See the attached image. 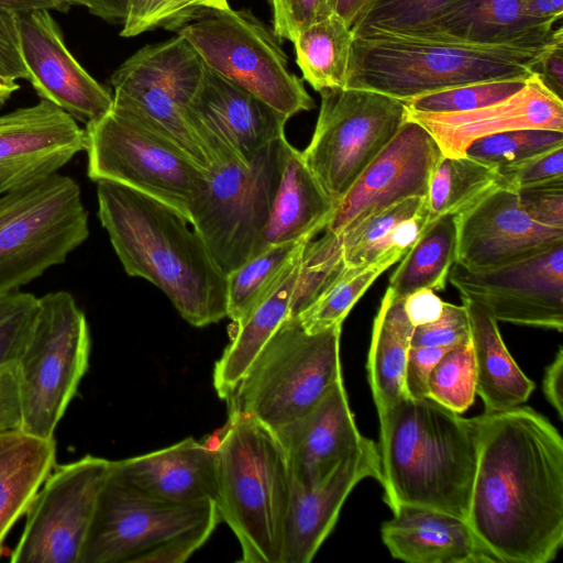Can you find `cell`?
Listing matches in <instances>:
<instances>
[{
	"mask_svg": "<svg viewBox=\"0 0 563 563\" xmlns=\"http://www.w3.org/2000/svg\"><path fill=\"white\" fill-rule=\"evenodd\" d=\"M306 242L269 246L227 275V317L234 325L275 287Z\"/></svg>",
	"mask_w": 563,
	"mask_h": 563,
	"instance_id": "37",
	"label": "cell"
},
{
	"mask_svg": "<svg viewBox=\"0 0 563 563\" xmlns=\"http://www.w3.org/2000/svg\"><path fill=\"white\" fill-rule=\"evenodd\" d=\"M531 18L556 23L563 15V0H520Z\"/></svg>",
	"mask_w": 563,
	"mask_h": 563,
	"instance_id": "57",
	"label": "cell"
},
{
	"mask_svg": "<svg viewBox=\"0 0 563 563\" xmlns=\"http://www.w3.org/2000/svg\"><path fill=\"white\" fill-rule=\"evenodd\" d=\"M294 482L309 488L327 477L364 439L349 405L343 377L301 417L273 429Z\"/></svg>",
	"mask_w": 563,
	"mask_h": 563,
	"instance_id": "23",
	"label": "cell"
},
{
	"mask_svg": "<svg viewBox=\"0 0 563 563\" xmlns=\"http://www.w3.org/2000/svg\"><path fill=\"white\" fill-rule=\"evenodd\" d=\"M522 209L538 223L563 230V177L516 191Z\"/></svg>",
	"mask_w": 563,
	"mask_h": 563,
	"instance_id": "47",
	"label": "cell"
},
{
	"mask_svg": "<svg viewBox=\"0 0 563 563\" xmlns=\"http://www.w3.org/2000/svg\"><path fill=\"white\" fill-rule=\"evenodd\" d=\"M301 250L267 296L234 325V334L212 373L213 388L220 399L227 400L231 396L267 341L289 317Z\"/></svg>",
	"mask_w": 563,
	"mask_h": 563,
	"instance_id": "30",
	"label": "cell"
},
{
	"mask_svg": "<svg viewBox=\"0 0 563 563\" xmlns=\"http://www.w3.org/2000/svg\"><path fill=\"white\" fill-rule=\"evenodd\" d=\"M110 474L170 501L216 504L218 497L214 448L192 437L150 453L111 461Z\"/></svg>",
	"mask_w": 563,
	"mask_h": 563,
	"instance_id": "24",
	"label": "cell"
},
{
	"mask_svg": "<svg viewBox=\"0 0 563 563\" xmlns=\"http://www.w3.org/2000/svg\"><path fill=\"white\" fill-rule=\"evenodd\" d=\"M534 71L544 86L562 99L563 96V42L551 47L539 60ZM563 100V99H562Z\"/></svg>",
	"mask_w": 563,
	"mask_h": 563,
	"instance_id": "53",
	"label": "cell"
},
{
	"mask_svg": "<svg viewBox=\"0 0 563 563\" xmlns=\"http://www.w3.org/2000/svg\"><path fill=\"white\" fill-rule=\"evenodd\" d=\"M217 508L236 537L243 563H280L291 476L273 429L230 412L216 444Z\"/></svg>",
	"mask_w": 563,
	"mask_h": 563,
	"instance_id": "5",
	"label": "cell"
},
{
	"mask_svg": "<svg viewBox=\"0 0 563 563\" xmlns=\"http://www.w3.org/2000/svg\"><path fill=\"white\" fill-rule=\"evenodd\" d=\"M448 279L497 322L563 330V243L488 269L454 263Z\"/></svg>",
	"mask_w": 563,
	"mask_h": 563,
	"instance_id": "15",
	"label": "cell"
},
{
	"mask_svg": "<svg viewBox=\"0 0 563 563\" xmlns=\"http://www.w3.org/2000/svg\"><path fill=\"white\" fill-rule=\"evenodd\" d=\"M451 1L452 0H377L356 30L373 27L389 31H406L415 29L428 22Z\"/></svg>",
	"mask_w": 563,
	"mask_h": 563,
	"instance_id": "45",
	"label": "cell"
},
{
	"mask_svg": "<svg viewBox=\"0 0 563 563\" xmlns=\"http://www.w3.org/2000/svg\"><path fill=\"white\" fill-rule=\"evenodd\" d=\"M408 118L424 126L445 156H464L476 139L517 129L563 132V100L552 93L534 71L523 88L497 103L456 113L408 110Z\"/></svg>",
	"mask_w": 563,
	"mask_h": 563,
	"instance_id": "22",
	"label": "cell"
},
{
	"mask_svg": "<svg viewBox=\"0 0 563 563\" xmlns=\"http://www.w3.org/2000/svg\"><path fill=\"white\" fill-rule=\"evenodd\" d=\"M79 3L91 14L112 23L123 24L129 9V0H79Z\"/></svg>",
	"mask_w": 563,
	"mask_h": 563,
	"instance_id": "55",
	"label": "cell"
},
{
	"mask_svg": "<svg viewBox=\"0 0 563 563\" xmlns=\"http://www.w3.org/2000/svg\"><path fill=\"white\" fill-rule=\"evenodd\" d=\"M456 262L467 269L514 263L563 243V230L534 221L516 191L497 188L455 216Z\"/></svg>",
	"mask_w": 563,
	"mask_h": 563,
	"instance_id": "20",
	"label": "cell"
},
{
	"mask_svg": "<svg viewBox=\"0 0 563 563\" xmlns=\"http://www.w3.org/2000/svg\"><path fill=\"white\" fill-rule=\"evenodd\" d=\"M554 25L529 16L520 0H452L424 24L393 32L477 44L533 45L563 36L562 27Z\"/></svg>",
	"mask_w": 563,
	"mask_h": 563,
	"instance_id": "26",
	"label": "cell"
},
{
	"mask_svg": "<svg viewBox=\"0 0 563 563\" xmlns=\"http://www.w3.org/2000/svg\"><path fill=\"white\" fill-rule=\"evenodd\" d=\"M336 0H321L324 16L334 11Z\"/></svg>",
	"mask_w": 563,
	"mask_h": 563,
	"instance_id": "60",
	"label": "cell"
},
{
	"mask_svg": "<svg viewBox=\"0 0 563 563\" xmlns=\"http://www.w3.org/2000/svg\"><path fill=\"white\" fill-rule=\"evenodd\" d=\"M289 145L283 136L249 162L231 159L207 170L190 223L225 275L262 252V233Z\"/></svg>",
	"mask_w": 563,
	"mask_h": 563,
	"instance_id": "11",
	"label": "cell"
},
{
	"mask_svg": "<svg viewBox=\"0 0 563 563\" xmlns=\"http://www.w3.org/2000/svg\"><path fill=\"white\" fill-rule=\"evenodd\" d=\"M206 65L192 45L178 35L156 45H146L111 76V85L136 84L161 88L188 106L195 97Z\"/></svg>",
	"mask_w": 563,
	"mask_h": 563,
	"instance_id": "32",
	"label": "cell"
},
{
	"mask_svg": "<svg viewBox=\"0 0 563 563\" xmlns=\"http://www.w3.org/2000/svg\"><path fill=\"white\" fill-rule=\"evenodd\" d=\"M205 65L286 118L314 108L273 31L244 10H210L176 30Z\"/></svg>",
	"mask_w": 563,
	"mask_h": 563,
	"instance_id": "12",
	"label": "cell"
},
{
	"mask_svg": "<svg viewBox=\"0 0 563 563\" xmlns=\"http://www.w3.org/2000/svg\"><path fill=\"white\" fill-rule=\"evenodd\" d=\"M73 5H80L79 0H62Z\"/></svg>",
	"mask_w": 563,
	"mask_h": 563,
	"instance_id": "61",
	"label": "cell"
},
{
	"mask_svg": "<svg viewBox=\"0 0 563 563\" xmlns=\"http://www.w3.org/2000/svg\"><path fill=\"white\" fill-rule=\"evenodd\" d=\"M90 347L87 318L70 292L38 298V311L18 361L21 430L54 439L88 371Z\"/></svg>",
	"mask_w": 563,
	"mask_h": 563,
	"instance_id": "8",
	"label": "cell"
},
{
	"mask_svg": "<svg viewBox=\"0 0 563 563\" xmlns=\"http://www.w3.org/2000/svg\"><path fill=\"white\" fill-rule=\"evenodd\" d=\"M98 217L125 273L159 288L189 324L227 317V275L177 209L126 186L97 181Z\"/></svg>",
	"mask_w": 563,
	"mask_h": 563,
	"instance_id": "2",
	"label": "cell"
},
{
	"mask_svg": "<svg viewBox=\"0 0 563 563\" xmlns=\"http://www.w3.org/2000/svg\"><path fill=\"white\" fill-rule=\"evenodd\" d=\"M341 332L342 324L308 332L297 317L286 318L225 400L229 413L271 429L301 417L343 377Z\"/></svg>",
	"mask_w": 563,
	"mask_h": 563,
	"instance_id": "7",
	"label": "cell"
},
{
	"mask_svg": "<svg viewBox=\"0 0 563 563\" xmlns=\"http://www.w3.org/2000/svg\"><path fill=\"white\" fill-rule=\"evenodd\" d=\"M470 339V320L465 306L444 302L443 311L435 321L415 328L411 347H452Z\"/></svg>",
	"mask_w": 563,
	"mask_h": 563,
	"instance_id": "46",
	"label": "cell"
},
{
	"mask_svg": "<svg viewBox=\"0 0 563 563\" xmlns=\"http://www.w3.org/2000/svg\"><path fill=\"white\" fill-rule=\"evenodd\" d=\"M346 268L341 236L324 230L301 250L297 278L291 295L289 317H297Z\"/></svg>",
	"mask_w": 563,
	"mask_h": 563,
	"instance_id": "40",
	"label": "cell"
},
{
	"mask_svg": "<svg viewBox=\"0 0 563 563\" xmlns=\"http://www.w3.org/2000/svg\"><path fill=\"white\" fill-rule=\"evenodd\" d=\"M383 498L465 519L477 461L474 418L429 397H402L377 412Z\"/></svg>",
	"mask_w": 563,
	"mask_h": 563,
	"instance_id": "3",
	"label": "cell"
},
{
	"mask_svg": "<svg viewBox=\"0 0 563 563\" xmlns=\"http://www.w3.org/2000/svg\"><path fill=\"white\" fill-rule=\"evenodd\" d=\"M500 187L517 191L520 188L563 177V146L523 162L497 168Z\"/></svg>",
	"mask_w": 563,
	"mask_h": 563,
	"instance_id": "48",
	"label": "cell"
},
{
	"mask_svg": "<svg viewBox=\"0 0 563 563\" xmlns=\"http://www.w3.org/2000/svg\"><path fill=\"white\" fill-rule=\"evenodd\" d=\"M377 0H336L334 11L354 32Z\"/></svg>",
	"mask_w": 563,
	"mask_h": 563,
	"instance_id": "56",
	"label": "cell"
},
{
	"mask_svg": "<svg viewBox=\"0 0 563 563\" xmlns=\"http://www.w3.org/2000/svg\"><path fill=\"white\" fill-rule=\"evenodd\" d=\"M89 236L79 184L55 173L0 196V296L63 264Z\"/></svg>",
	"mask_w": 563,
	"mask_h": 563,
	"instance_id": "9",
	"label": "cell"
},
{
	"mask_svg": "<svg viewBox=\"0 0 563 563\" xmlns=\"http://www.w3.org/2000/svg\"><path fill=\"white\" fill-rule=\"evenodd\" d=\"M449 349L451 347H410L405 372V388L408 397H428L429 375L437 362Z\"/></svg>",
	"mask_w": 563,
	"mask_h": 563,
	"instance_id": "51",
	"label": "cell"
},
{
	"mask_svg": "<svg viewBox=\"0 0 563 563\" xmlns=\"http://www.w3.org/2000/svg\"><path fill=\"white\" fill-rule=\"evenodd\" d=\"M456 244L455 216L444 214L429 221L400 258L390 276L388 289L398 298L421 288L443 290L449 272L456 262Z\"/></svg>",
	"mask_w": 563,
	"mask_h": 563,
	"instance_id": "34",
	"label": "cell"
},
{
	"mask_svg": "<svg viewBox=\"0 0 563 563\" xmlns=\"http://www.w3.org/2000/svg\"><path fill=\"white\" fill-rule=\"evenodd\" d=\"M219 521L213 501H170L110 474L78 563H183L208 541Z\"/></svg>",
	"mask_w": 563,
	"mask_h": 563,
	"instance_id": "6",
	"label": "cell"
},
{
	"mask_svg": "<svg viewBox=\"0 0 563 563\" xmlns=\"http://www.w3.org/2000/svg\"><path fill=\"white\" fill-rule=\"evenodd\" d=\"M499 187L496 168L466 155H442L429 180L428 222L444 214L456 216Z\"/></svg>",
	"mask_w": 563,
	"mask_h": 563,
	"instance_id": "36",
	"label": "cell"
},
{
	"mask_svg": "<svg viewBox=\"0 0 563 563\" xmlns=\"http://www.w3.org/2000/svg\"><path fill=\"white\" fill-rule=\"evenodd\" d=\"M426 198L415 197L402 200L340 233L345 266L367 265L395 250L396 247L391 245L394 228L401 220L419 212L427 203Z\"/></svg>",
	"mask_w": 563,
	"mask_h": 563,
	"instance_id": "39",
	"label": "cell"
},
{
	"mask_svg": "<svg viewBox=\"0 0 563 563\" xmlns=\"http://www.w3.org/2000/svg\"><path fill=\"white\" fill-rule=\"evenodd\" d=\"M405 254L406 252L395 249L367 265L346 267L313 302L297 316L302 328L308 332H318L342 324L371 285Z\"/></svg>",
	"mask_w": 563,
	"mask_h": 563,
	"instance_id": "38",
	"label": "cell"
},
{
	"mask_svg": "<svg viewBox=\"0 0 563 563\" xmlns=\"http://www.w3.org/2000/svg\"><path fill=\"white\" fill-rule=\"evenodd\" d=\"M87 175L147 195L181 212L190 222L207 170L132 110L113 103L86 125Z\"/></svg>",
	"mask_w": 563,
	"mask_h": 563,
	"instance_id": "10",
	"label": "cell"
},
{
	"mask_svg": "<svg viewBox=\"0 0 563 563\" xmlns=\"http://www.w3.org/2000/svg\"><path fill=\"white\" fill-rule=\"evenodd\" d=\"M380 529L394 559L409 563H499L465 519L426 507L400 505Z\"/></svg>",
	"mask_w": 563,
	"mask_h": 563,
	"instance_id": "25",
	"label": "cell"
},
{
	"mask_svg": "<svg viewBox=\"0 0 563 563\" xmlns=\"http://www.w3.org/2000/svg\"><path fill=\"white\" fill-rule=\"evenodd\" d=\"M273 33L279 40H291L294 33L323 18L321 0H271Z\"/></svg>",
	"mask_w": 563,
	"mask_h": 563,
	"instance_id": "49",
	"label": "cell"
},
{
	"mask_svg": "<svg viewBox=\"0 0 563 563\" xmlns=\"http://www.w3.org/2000/svg\"><path fill=\"white\" fill-rule=\"evenodd\" d=\"M477 461L466 522L499 563H548L563 545V439L518 406L474 418Z\"/></svg>",
	"mask_w": 563,
	"mask_h": 563,
	"instance_id": "1",
	"label": "cell"
},
{
	"mask_svg": "<svg viewBox=\"0 0 563 563\" xmlns=\"http://www.w3.org/2000/svg\"><path fill=\"white\" fill-rule=\"evenodd\" d=\"M290 42L303 80L316 91L346 87L354 33L335 12L297 30Z\"/></svg>",
	"mask_w": 563,
	"mask_h": 563,
	"instance_id": "33",
	"label": "cell"
},
{
	"mask_svg": "<svg viewBox=\"0 0 563 563\" xmlns=\"http://www.w3.org/2000/svg\"><path fill=\"white\" fill-rule=\"evenodd\" d=\"M560 36L544 44H477L401 34L382 29L354 32L347 88L408 99L457 86L528 79Z\"/></svg>",
	"mask_w": 563,
	"mask_h": 563,
	"instance_id": "4",
	"label": "cell"
},
{
	"mask_svg": "<svg viewBox=\"0 0 563 563\" xmlns=\"http://www.w3.org/2000/svg\"><path fill=\"white\" fill-rule=\"evenodd\" d=\"M56 465V442L21 429L0 431V556L14 523L27 514Z\"/></svg>",
	"mask_w": 563,
	"mask_h": 563,
	"instance_id": "29",
	"label": "cell"
},
{
	"mask_svg": "<svg viewBox=\"0 0 563 563\" xmlns=\"http://www.w3.org/2000/svg\"><path fill=\"white\" fill-rule=\"evenodd\" d=\"M442 155L428 130L408 118L335 205L324 230L340 234L402 200L427 197L431 174Z\"/></svg>",
	"mask_w": 563,
	"mask_h": 563,
	"instance_id": "16",
	"label": "cell"
},
{
	"mask_svg": "<svg viewBox=\"0 0 563 563\" xmlns=\"http://www.w3.org/2000/svg\"><path fill=\"white\" fill-rule=\"evenodd\" d=\"M110 460L87 454L55 465L27 514L12 563H78Z\"/></svg>",
	"mask_w": 563,
	"mask_h": 563,
	"instance_id": "14",
	"label": "cell"
},
{
	"mask_svg": "<svg viewBox=\"0 0 563 563\" xmlns=\"http://www.w3.org/2000/svg\"><path fill=\"white\" fill-rule=\"evenodd\" d=\"M561 146V131L517 129L478 137L468 145L464 155L497 169Z\"/></svg>",
	"mask_w": 563,
	"mask_h": 563,
	"instance_id": "41",
	"label": "cell"
},
{
	"mask_svg": "<svg viewBox=\"0 0 563 563\" xmlns=\"http://www.w3.org/2000/svg\"><path fill=\"white\" fill-rule=\"evenodd\" d=\"M211 166L249 162L269 143L285 136L284 114L206 66L201 84L186 108Z\"/></svg>",
	"mask_w": 563,
	"mask_h": 563,
	"instance_id": "17",
	"label": "cell"
},
{
	"mask_svg": "<svg viewBox=\"0 0 563 563\" xmlns=\"http://www.w3.org/2000/svg\"><path fill=\"white\" fill-rule=\"evenodd\" d=\"M86 150V131L48 100L0 115V196L48 177Z\"/></svg>",
	"mask_w": 563,
	"mask_h": 563,
	"instance_id": "19",
	"label": "cell"
},
{
	"mask_svg": "<svg viewBox=\"0 0 563 563\" xmlns=\"http://www.w3.org/2000/svg\"><path fill=\"white\" fill-rule=\"evenodd\" d=\"M444 301L430 288L412 291L404 298V308L412 325L435 321L442 313Z\"/></svg>",
	"mask_w": 563,
	"mask_h": 563,
	"instance_id": "52",
	"label": "cell"
},
{
	"mask_svg": "<svg viewBox=\"0 0 563 563\" xmlns=\"http://www.w3.org/2000/svg\"><path fill=\"white\" fill-rule=\"evenodd\" d=\"M136 1H137V0H129V8H130L133 3H135ZM128 10H129V9H128Z\"/></svg>",
	"mask_w": 563,
	"mask_h": 563,
	"instance_id": "62",
	"label": "cell"
},
{
	"mask_svg": "<svg viewBox=\"0 0 563 563\" xmlns=\"http://www.w3.org/2000/svg\"><path fill=\"white\" fill-rule=\"evenodd\" d=\"M71 5L62 0H0V9L29 12L38 9L67 11Z\"/></svg>",
	"mask_w": 563,
	"mask_h": 563,
	"instance_id": "58",
	"label": "cell"
},
{
	"mask_svg": "<svg viewBox=\"0 0 563 563\" xmlns=\"http://www.w3.org/2000/svg\"><path fill=\"white\" fill-rule=\"evenodd\" d=\"M527 79H500L457 86L404 101L409 111L456 113L503 101L521 90Z\"/></svg>",
	"mask_w": 563,
	"mask_h": 563,
	"instance_id": "43",
	"label": "cell"
},
{
	"mask_svg": "<svg viewBox=\"0 0 563 563\" xmlns=\"http://www.w3.org/2000/svg\"><path fill=\"white\" fill-rule=\"evenodd\" d=\"M428 397L462 415L476 397V375L471 339L449 349L432 368Z\"/></svg>",
	"mask_w": 563,
	"mask_h": 563,
	"instance_id": "42",
	"label": "cell"
},
{
	"mask_svg": "<svg viewBox=\"0 0 563 563\" xmlns=\"http://www.w3.org/2000/svg\"><path fill=\"white\" fill-rule=\"evenodd\" d=\"M20 89V85L13 80L0 77V108L11 98V96Z\"/></svg>",
	"mask_w": 563,
	"mask_h": 563,
	"instance_id": "59",
	"label": "cell"
},
{
	"mask_svg": "<svg viewBox=\"0 0 563 563\" xmlns=\"http://www.w3.org/2000/svg\"><path fill=\"white\" fill-rule=\"evenodd\" d=\"M38 311V298L20 290L0 296V431L20 429L18 361Z\"/></svg>",
	"mask_w": 563,
	"mask_h": 563,
	"instance_id": "35",
	"label": "cell"
},
{
	"mask_svg": "<svg viewBox=\"0 0 563 563\" xmlns=\"http://www.w3.org/2000/svg\"><path fill=\"white\" fill-rule=\"evenodd\" d=\"M367 477L379 482L380 465L377 444L364 437L317 485L306 488L291 479L280 563H309L334 528L350 493Z\"/></svg>",
	"mask_w": 563,
	"mask_h": 563,
	"instance_id": "21",
	"label": "cell"
},
{
	"mask_svg": "<svg viewBox=\"0 0 563 563\" xmlns=\"http://www.w3.org/2000/svg\"><path fill=\"white\" fill-rule=\"evenodd\" d=\"M19 30L29 81L41 99L85 125L112 109L113 96L68 51L49 10L19 12Z\"/></svg>",
	"mask_w": 563,
	"mask_h": 563,
	"instance_id": "18",
	"label": "cell"
},
{
	"mask_svg": "<svg viewBox=\"0 0 563 563\" xmlns=\"http://www.w3.org/2000/svg\"><path fill=\"white\" fill-rule=\"evenodd\" d=\"M228 8V0H137L129 8L120 35L132 37L158 27L176 31L205 11Z\"/></svg>",
	"mask_w": 563,
	"mask_h": 563,
	"instance_id": "44",
	"label": "cell"
},
{
	"mask_svg": "<svg viewBox=\"0 0 563 563\" xmlns=\"http://www.w3.org/2000/svg\"><path fill=\"white\" fill-rule=\"evenodd\" d=\"M563 350L560 346L552 363L545 368L542 382L544 397L554 408L560 419H563Z\"/></svg>",
	"mask_w": 563,
	"mask_h": 563,
	"instance_id": "54",
	"label": "cell"
},
{
	"mask_svg": "<svg viewBox=\"0 0 563 563\" xmlns=\"http://www.w3.org/2000/svg\"><path fill=\"white\" fill-rule=\"evenodd\" d=\"M413 330L404 298L387 288L374 318L366 364L377 412L407 396L405 372Z\"/></svg>",
	"mask_w": 563,
	"mask_h": 563,
	"instance_id": "31",
	"label": "cell"
},
{
	"mask_svg": "<svg viewBox=\"0 0 563 563\" xmlns=\"http://www.w3.org/2000/svg\"><path fill=\"white\" fill-rule=\"evenodd\" d=\"M321 104L302 157L335 205L408 119L404 101L361 88L319 92Z\"/></svg>",
	"mask_w": 563,
	"mask_h": 563,
	"instance_id": "13",
	"label": "cell"
},
{
	"mask_svg": "<svg viewBox=\"0 0 563 563\" xmlns=\"http://www.w3.org/2000/svg\"><path fill=\"white\" fill-rule=\"evenodd\" d=\"M461 299L468 314L476 395L484 402V412H503L525 404L536 385L507 350L497 321L478 303Z\"/></svg>",
	"mask_w": 563,
	"mask_h": 563,
	"instance_id": "28",
	"label": "cell"
},
{
	"mask_svg": "<svg viewBox=\"0 0 563 563\" xmlns=\"http://www.w3.org/2000/svg\"><path fill=\"white\" fill-rule=\"evenodd\" d=\"M333 210L334 202L306 165L301 151L289 145L262 233V252L273 245L313 239L325 229Z\"/></svg>",
	"mask_w": 563,
	"mask_h": 563,
	"instance_id": "27",
	"label": "cell"
},
{
	"mask_svg": "<svg viewBox=\"0 0 563 563\" xmlns=\"http://www.w3.org/2000/svg\"><path fill=\"white\" fill-rule=\"evenodd\" d=\"M0 77L29 80L20 46L19 12L8 9H0Z\"/></svg>",
	"mask_w": 563,
	"mask_h": 563,
	"instance_id": "50",
	"label": "cell"
}]
</instances>
